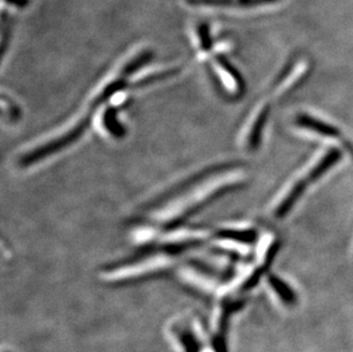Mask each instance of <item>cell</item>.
I'll return each instance as SVG.
<instances>
[{"label":"cell","instance_id":"6da1fadb","mask_svg":"<svg viewBox=\"0 0 353 352\" xmlns=\"http://www.w3.org/2000/svg\"><path fill=\"white\" fill-rule=\"evenodd\" d=\"M234 315L224 304L214 306L208 320L196 313H181L167 322V340L174 352H229L228 331Z\"/></svg>","mask_w":353,"mask_h":352},{"label":"cell","instance_id":"7a4b0ae2","mask_svg":"<svg viewBox=\"0 0 353 352\" xmlns=\"http://www.w3.org/2000/svg\"><path fill=\"white\" fill-rule=\"evenodd\" d=\"M175 259L176 255L163 251V253H156L140 260L117 264L111 268L109 266L102 271L101 277L109 284H125L147 280L172 269V266L175 264Z\"/></svg>","mask_w":353,"mask_h":352},{"label":"cell","instance_id":"3957f363","mask_svg":"<svg viewBox=\"0 0 353 352\" xmlns=\"http://www.w3.org/2000/svg\"><path fill=\"white\" fill-rule=\"evenodd\" d=\"M228 183L230 182L219 177L203 179L200 184H196L194 188H188L187 195L179 198L173 207H167L166 213L160 214V219L170 224L180 222L181 219L190 216L194 211L199 210L203 205L224 193V190L230 186H228Z\"/></svg>","mask_w":353,"mask_h":352},{"label":"cell","instance_id":"277c9868","mask_svg":"<svg viewBox=\"0 0 353 352\" xmlns=\"http://www.w3.org/2000/svg\"><path fill=\"white\" fill-rule=\"evenodd\" d=\"M90 115V113L87 111L86 113L76 117L74 121L65 125L63 130H61L55 135L50 137L47 142L40 143L39 146H36L30 151L23 153L21 157V164L23 166H29L45 159V157L59 153L65 146H70L71 143L78 140L86 130Z\"/></svg>","mask_w":353,"mask_h":352},{"label":"cell","instance_id":"5b68a950","mask_svg":"<svg viewBox=\"0 0 353 352\" xmlns=\"http://www.w3.org/2000/svg\"><path fill=\"white\" fill-rule=\"evenodd\" d=\"M268 284H269L271 292L274 293L276 300L281 303V306L293 308L296 304V293L286 282H283L278 276H269Z\"/></svg>","mask_w":353,"mask_h":352},{"label":"cell","instance_id":"8992f818","mask_svg":"<svg viewBox=\"0 0 353 352\" xmlns=\"http://www.w3.org/2000/svg\"><path fill=\"white\" fill-rule=\"evenodd\" d=\"M296 123L301 127L319 134L321 137H340V130L332 126L330 124L325 123L323 120L316 119L314 117L307 115H300L297 117Z\"/></svg>","mask_w":353,"mask_h":352},{"label":"cell","instance_id":"52a82bcc","mask_svg":"<svg viewBox=\"0 0 353 352\" xmlns=\"http://www.w3.org/2000/svg\"><path fill=\"white\" fill-rule=\"evenodd\" d=\"M268 113H269L268 106H261L260 109L257 110V113L254 117L253 120H252L250 130H248V133L246 134V143L250 149L254 150L259 146L262 130H263L264 125L267 121Z\"/></svg>","mask_w":353,"mask_h":352},{"label":"cell","instance_id":"ba28073f","mask_svg":"<svg viewBox=\"0 0 353 352\" xmlns=\"http://www.w3.org/2000/svg\"><path fill=\"white\" fill-rule=\"evenodd\" d=\"M307 188V182L305 181H299L295 183L288 191L286 196L283 197L279 205L276 207V215L278 217H283L287 213L290 212V208L295 205L297 200L300 199V197L303 195L304 190Z\"/></svg>","mask_w":353,"mask_h":352},{"label":"cell","instance_id":"9c48e42d","mask_svg":"<svg viewBox=\"0 0 353 352\" xmlns=\"http://www.w3.org/2000/svg\"><path fill=\"white\" fill-rule=\"evenodd\" d=\"M219 240L223 242H234L238 244H252L256 239L257 233L255 230L225 229L221 230L216 235Z\"/></svg>","mask_w":353,"mask_h":352},{"label":"cell","instance_id":"30bf717a","mask_svg":"<svg viewBox=\"0 0 353 352\" xmlns=\"http://www.w3.org/2000/svg\"><path fill=\"white\" fill-rule=\"evenodd\" d=\"M341 153L339 150L333 149L328 151L325 156L314 165V168L309 173V179L316 181L319 179L327 170H330L335 164L340 160Z\"/></svg>","mask_w":353,"mask_h":352},{"label":"cell","instance_id":"8fae6325","mask_svg":"<svg viewBox=\"0 0 353 352\" xmlns=\"http://www.w3.org/2000/svg\"><path fill=\"white\" fill-rule=\"evenodd\" d=\"M102 126L107 133L110 134L112 137H121L123 134V128L121 124L118 121L116 110L112 108L105 109L102 115Z\"/></svg>","mask_w":353,"mask_h":352},{"label":"cell","instance_id":"7c38bea8","mask_svg":"<svg viewBox=\"0 0 353 352\" xmlns=\"http://www.w3.org/2000/svg\"><path fill=\"white\" fill-rule=\"evenodd\" d=\"M29 0H3V17H8L27 7Z\"/></svg>","mask_w":353,"mask_h":352}]
</instances>
